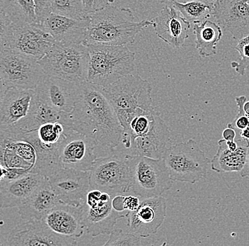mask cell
I'll list each match as a JSON object with an SVG mask.
<instances>
[{
  "label": "cell",
  "instance_id": "6da1fadb",
  "mask_svg": "<svg viewBox=\"0 0 249 246\" xmlns=\"http://www.w3.org/2000/svg\"><path fill=\"white\" fill-rule=\"evenodd\" d=\"M69 117L73 130L92 140L96 152L112 153L121 143L123 128L116 112L100 87L89 81L78 83Z\"/></svg>",
  "mask_w": 249,
  "mask_h": 246
},
{
  "label": "cell",
  "instance_id": "7a4b0ae2",
  "mask_svg": "<svg viewBox=\"0 0 249 246\" xmlns=\"http://www.w3.org/2000/svg\"><path fill=\"white\" fill-rule=\"evenodd\" d=\"M90 22L84 44L128 46L140 32L153 25L152 20L135 21L132 10L108 5L89 15Z\"/></svg>",
  "mask_w": 249,
  "mask_h": 246
},
{
  "label": "cell",
  "instance_id": "3957f363",
  "mask_svg": "<svg viewBox=\"0 0 249 246\" xmlns=\"http://www.w3.org/2000/svg\"><path fill=\"white\" fill-rule=\"evenodd\" d=\"M116 112L123 128L128 131L132 120L144 112L155 111L152 86L138 74L127 75L105 88H101Z\"/></svg>",
  "mask_w": 249,
  "mask_h": 246
},
{
  "label": "cell",
  "instance_id": "277c9868",
  "mask_svg": "<svg viewBox=\"0 0 249 246\" xmlns=\"http://www.w3.org/2000/svg\"><path fill=\"white\" fill-rule=\"evenodd\" d=\"M89 52L87 81L105 88L124 76L135 73V53L127 46L93 43L87 45Z\"/></svg>",
  "mask_w": 249,
  "mask_h": 246
},
{
  "label": "cell",
  "instance_id": "5b68a950",
  "mask_svg": "<svg viewBox=\"0 0 249 246\" xmlns=\"http://www.w3.org/2000/svg\"><path fill=\"white\" fill-rule=\"evenodd\" d=\"M38 63L49 77L79 83L88 78L89 52L84 43L55 42Z\"/></svg>",
  "mask_w": 249,
  "mask_h": 246
},
{
  "label": "cell",
  "instance_id": "8992f818",
  "mask_svg": "<svg viewBox=\"0 0 249 246\" xmlns=\"http://www.w3.org/2000/svg\"><path fill=\"white\" fill-rule=\"evenodd\" d=\"M0 21L1 50H15L39 60L55 43L40 23L14 24L6 17H1Z\"/></svg>",
  "mask_w": 249,
  "mask_h": 246
},
{
  "label": "cell",
  "instance_id": "52a82bcc",
  "mask_svg": "<svg viewBox=\"0 0 249 246\" xmlns=\"http://www.w3.org/2000/svg\"><path fill=\"white\" fill-rule=\"evenodd\" d=\"M131 193L143 198L160 197L174 182L163 158L154 159L127 153Z\"/></svg>",
  "mask_w": 249,
  "mask_h": 246
},
{
  "label": "cell",
  "instance_id": "ba28073f",
  "mask_svg": "<svg viewBox=\"0 0 249 246\" xmlns=\"http://www.w3.org/2000/svg\"><path fill=\"white\" fill-rule=\"evenodd\" d=\"M163 159L174 182L195 184L207 178L210 160L193 138L168 148Z\"/></svg>",
  "mask_w": 249,
  "mask_h": 246
},
{
  "label": "cell",
  "instance_id": "9c48e42d",
  "mask_svg": "<svg viewBox=\"0 0 249 246\" xmlns=\"http://www.w3.org/2000/svg\"><path fill=\"white\" fill-rule=\"evenodd\" d=\"M0 76L1 90L11 88L35 90L48 77L38 60L9 48L1 50Z\"/></svg>",
  "mask_w": 249,
  "mask_h": 246
},
{
  "label": "cell",
  "instance_id": "30bf717a",
  "mask_svg": "<svg viewBox=\"0 0 249 246\" xmlns=\"http://www.w3.org/2000/svg\"><path fill=\"white\" fill-rule=\"evenodd\" d=\"M91 189L107 191L111 195L131 192L127 153L114 152L95 160L90 170Z\"/></svg>",
  "mask_w": 249,
  "mask_h": 246
},
{
  "label": "cell",
  "instance_id": "8fae6325",
  "mask_svg": "<svg viewBox=\"0 0 249 246\" xmlns=\"http://www.w3.org/2000/svg\"><path fill=\"white\" fill-rule=\"evenodd\" d=\"M1 181L33 173L37 162L35 147L26 140L0 133Z\"/></svg>",
  "mask_w": 249,
  "mask_h": 246
},
{
  "label": "cell",
  "instance_id": "7c38bea8",
  "mask_svg": "<svg viewBox=\"0 0 249 246\" xmlns=\"http://www.w3.org/2000/svg\"><path fill=\"white\" fill-rule=\"evenodd\" d=\"M76 245V238L56 234L42 220H29L18 224L7 233L4 244H1L7 246Z\"/></svg>",
  "mask_w": 249,
  "mask_h": 246
},
{
  "label": "cell",
  "instance_id": "4fadbf2b",
  "mask_svg": "<svg viewBox=\"0 0 249 246\" xmlns=\"http://www.w3.org/2000/svg\"><path fill=\"white\" fill-rule=\"evenodd\" d=\"M96 158L92 140L74 130L66 135L59 147L58 162L62 169L90 171Z\"/></svg>",
  "mask_w": 249,
  "mask_h": 246
},
{
  "label": "cell",
  "instance_id": "5bb4252c",
  "mask_svg": "<svg viewBox=\"0 0 249 246\" xmlns=\"http://www.w3.org/2000/svg\"><path fill=\"white\" fill-rule=\"evenodd\" d=\"M127 230L142 238L156 234L166 216V200L163 197L143 198L135 211L124 215Z\"/></svg>",
  "mask_w": 249,
  "mask_h": 246
},
{
  "label": "cell",
  "instance_id": "9a60e30c",
  "mask_svg": "<svg viewBox=\"0 0 249 246\" xmlns=\"http://www.w3.org/2000/svg\"><path fill=\"white\" fill-rule=\"evenodd\" d=\"M48 180L59 199L73 206H83L91 189L90 171L61 169L50 176Z\"/></svg>",
  "mask_w": 249,
  "mask_h": 246
},
{
  "label": "cell",
  "instance_id": "2e32d148",
  "mask_svg": "<svg viewBox=\"0 0 249 246\" xmlns=\"http://www.w3.org/2000/svg\"><path fill=\"white\" fill-rule=\"evenodd\" d=\"M213 17L233 38L241 40L249 35V2L247 0H217Z\"/></svg>",
  "mask_w": 249,
  "mask_h": 246
},
{
  "label": "cell",
  "instance_id": "e0dca14e",
  "mask_svg": "<svg viewBox=\"0 0 249 246\" xmlns=\"http://www.w3.org/2000/svg\"><path fill=\"white\" fill-rule=\"evenodd\" d=\"M41 220L50 230L65 237L79 238L86 230L83 206L60 202L51 208Z\"/></svg>",
  "mask_w": 249,
  "mask_h": 246
},
{
  "label": "cell",
  "instance_id": "ac0fdd59",
  "mask_svg": "<svg viewBox=\"0 0 249 246\" xmlns=\"http://www.w3.org/2000/svg\"><path fill=\"white\" fill-rule=\"evenodd\" d=\"M152 21L155 34L160 39L174 48L184 46L191 23L173 4H166Z\"/></svg>",
  "mask_w": 249,
  "mask_h": 246
},
{
  "label": "cell",
  "instance_id": "d6986e66",
  "mask_svg": "<svg viewBox=\"0 0 249 246\" xmlns=\"http://www.w3.org/2000/svg\"><path fill=\"white\" fill-rule=\"evenodd\" d=\"M171 136V133L167 124L161 119L160 113L156 112L150 130L144 134L131 137L127 154L154 159L163 158Z\"/></svg>",
  "mask_w": 249,
  "mask_h": 246
},
{
  "label": "cell",
  "instance_id": "ffe728a7",
  "mask_svg": "<svg viewBox=\"0 0 249 246\" xmlns=\"http://www.w3.org/2000/svg\"><path fill=\"white\" fill-rule=\"evenodd\" d=\"M111 195L103 191L102 199L99 203L93 206L83 205V219L86 231L92 237L103 234H110L114 230L117 221L125 217L120 214L113 207Z\"/></svg>",
  "mask_w": 249,
  "mask_h": 246
},
{
  "label": "cell",
  "instance_id": "44dd1931",
  "mask_svg": "<svg viewBox=\"0 0 249 246\" xmlns=\"http://www.w3.org/2000/svg\"><path fill=\"white\" fill-rule=\"evenodd\" d=\"M89 22L90 17L77 19L52 12L41 24L57 43H84Z\"/></svg>",
  "mask_w": 249,
  "mask_h": 246
},
{
  "label": "cell",
  "instance_id": "7402d4cb",
  "mask_svg": "<svg viewBox=\"0 0 249 246\" xmlns=\"http://www.w3.org/2000/svg\"><path fill=\"white\" fill-rule=\"evenodd\" d=\"M55 121H62L71 127L69 114L54 110L35 90L28 114L16 124L5 126H9L17 132H29L36 130L46 123Z\"/></svg>",
  "mask_w": 249,
  "mask_h": 246
},
{
  "label": "cell",
  "instance_id": "603a6c76",
  "mask_svg": "<svg viewBox=\"0 0 249 246\" xmlns=\"http://www.w3.org/2000/svg\"><path fill=\"white\" fill-rule=\"evenodd\" d=\"M46 176L28 173L15 180L1 181L0 205L1 208L18 207L28 200L46 180Z\"/></svg>",
  "mask_w": 249,
  "mask_h": 246
},
{
  "label": "cell",
  "instance_id": "cb8c5ba5",
  "mask_svg": "<svg viewBox=\"0 0 249 246\" xmlns=\"http://www.w3.org/2000/svg\"><path fill=\"white\" fill-rule=\"evenodd\" d=\"M77 86L76 82L48 76L36 90L54 110L70 114L77 100Z\"/></svg>",
  "mask_w": 249,
  "mask_h": 246
},
{
  "label": "cell",
  "instance_id": "d4e9b609",
  "mask_svg": "<svg viewBox=\"0 0 249 246\" xmlns=\"http://www.w3.org/2000/svg\"><path fill=\"white\" fill-rule=\"evenodd\" d=\"M34 90L17 88L1 90L0 123L1 125H12L28 114Z\"/></svg>",
  "mask_w": 249,
  "mask_h": 246
},
{
  "label": "cell",
  "instance_id": "484cf974",
  "mask_svg": "<svg viewBox=\"0 0 249 246\" xmlns=\"http://www.w3.org/2000/svg\"><path fill=\"white\" fill-rule=\"evenodd\" d=\"M60 202L47 177L30 198L18 207V214L24 220H41L51 208Z\"/></svg>",
  "mask_w": 249,
  "mask_h": 246
},
{
  "label": "cell",
  "instance_id": "4316f807",
  "mask_svg": "<svg viewBox=\"0 0 249 246\" xmlns=\"http://www.w3.org/2000/svg\"><path fill=\"white\" fill-rule=\"evenodd\" d=\"M239 146L236 151H231L224 138L218 141V150L210 161L211 168L218 173L222 172H240L247 160L249 142L238 140Z\"/></svg>",
  "mask_w": 249,
  "mask_h": 246
},
{
  "label": "cell",
  "instance_id": "83f0119b",
  "mask_svg": "<svg viewBox=\"0 0 249 246\" xmlns=\"http://www.w3.org/2000/svg\"><path fill=\"white\" fill-rule=\"evenodd\" d=\"M194 24L196 47L199 55L202 57L215 55L217 43L223 35L222 27L210 20L202 23H194Z\"/></svg>",
  "mask_w": 249,
  "mask_h": 246
},
{
  "label": "cell",
  "instance_id": "f1b7e54d",
  "mask_svg": "<svg viewBox=\"0 0 249 246\" xmlns=\"http://www.w3.org/2000/svg\"><path fill=\"white\" fill-rule=\"evenodd\" d=\"M0 8L14 24L38 22L34 0H0Z\"/></svg>",
  "mask_w": 249,
  "mask_h": 246
},
{
  "label": "cell",
  "instance_id": "f546056e",
  "mask_svg": "<svg viewBox=\"0 0 249 246\" xmlns=\"http://www.w3.org/2000/svg\"><path fill=\"white\" fill-rule=\"evenodd\" d=\"M213 4L206 0H193L188 2H175L176 7L190 23H202L213 15Z\"/></svg>",
  "mask_w": 249,
  "mask_h": 246
},
{
  "label": "cell",
  "instance_id": "4dcf8cb0",
  "mask_svg": "<svg viewBox=\"0 0 249 246\" xmlns=\"http://www.w3.org/2000/svg\"><path fill=\"white\" fill-rule=\"evenodd\" d=\"M52 12L77 19L89 17L86 12L83 0H53Z\"/></svg>",
  "mask_w": 249,
  "mask_h": 246
},
{
  "label": "cell",
  "instance_id": "1f68e13d",
  "mask_svg": "<svg viewBox=\"0 0 249 246\" xmlns=\"http://www.w3.org/2000/svg\"><path fill=\"white\" fill-rule=\"evenodd\" d=\"M141 238L129 230L124 231L119 228L113 230L109 234L108 240L104 246H141L142 245Z\"/></svg>",
  "mask_w": 249,
  "mask_h": 246
},
{
  "label": "cell",
  "instance_id": "d6a6232c",
  "mask_svg": "<svg viewBox=\"0 0 249 246\" xmlns=\"http://www.w3.org/2000/svg\"><path fill=\"white\" fill-rule=\"evenodd\" d=\"M235 50L239 52L240 59L238 61L231 62V68L241 76H245L246 70L249 68V35L239 40Z\"/></svg>",
  "mask_w": 249,
  "mask_h": 246
},
{
  "label": "cell",
  "instance_id": "836d02e7",
  "mask_svg": "<svg viewBox=\"0 0 249 246\" xmlns=\"http://www.w3.org/2000/svg\"><path fill=\"white\" fill-rule=\"evenodd\" d=\"M247 98L245 96H236L235 101L237 104L238 114L232 123L227 124V127L233 128L236 131L241 132L246 128L249 127V119L244 112V104L247 102Z\"/></svg>",
  "mask_w": 249,
  "mask_h": 246
},
{
  "label": "cell",
  "instance_id": "e575fe53",
  "mask_svg": "<svg viewBox=\"0 0 249 246\" xmlns=\"http://www.w3.org/2000/svg\"><path fill=\"white\" fill-rule=\"evenodd\" d=\"M53 0H34L38 22L41 24L50 14L52 13Z\"/></svg>",
  "mask_w": 249,
  "mask_h": 246
},
{
  "label": "cell",
  "instance_id": "d590c367",
  "mask_svg": "<svg viewBox=\"0 0 249 246\" xmlns=\"http://www.w3.org/2000/svg\"><path fill=\"white\" fill-rule=\"evenodd\" d=\"M83 1L86 12L87 15H90L96 11L100 10L107 6L110 5L116 0H83Z\"/></svg>",
  "mask_w": 249,
  "mask_h": 246
},
{
  "label": "cell",
  "instance_id": "8d00e7d4",
  "mask_svg": "<svg viewBox=\"0 0 249 246\" xmlns=\"http://www.w3.org/2000/svg\"><path fill=\"white\" fill-rule=\"evenodd\" d=\"M141 200L137 195L132 194H125L124 199V209L128 211H135L139 207Z\"/></svg>",
  "mask_w": 249,
  "mask_h": 246
},
{
  "label": "cell",
  "instance_id": "74e56055",
  "mask_svg": "<svg viewBox=\"0 0 249 246\" xmlns=\"http://www.w3.org/2000/svg\"><path fill=\"white\" fill-rule=\"evenodd\" d=\"M236 138V130L233 128L227 127L222 132V138L226 141H234Z\"/></svg>",
  "mask_w": 249,
  "mask_h": 246
},
{
  "label": "cell",
  "instance_id": "f35d334b",
  "mask_svg": "<svg viewBox=\"0 0 249 246\" xmlns=\"http://www.w3.org/2000/svg\"><path fill=\"white\" fill-rule=\"evenodd\" d=\"M240 175L241 177H249V148L248 153H247V160H246L244 168L241 170Z\"/></svg>",
  "mask_w": 249,
  "mask_h": 246
},
{
  "label": "cell",
  "instance_id": "ab89813d",
  "mask_svg": "<svg viewBox=\"0 0 249 246\" xmlns=\"http://www.w3.org/2000/svg\"><path fill=\"white\" fill-rule=\"evenodd\" d=\"M156 1H160L161 4H173L175 2L183 3V4H185V3L193 1V0H156Z\"/></svg>",
  "mask_w": 249,
  "mask_h": 246
},
{
  "label": "cell",
  "instance_id": "60d3db41",
  "mask_svg": "<svg viewBox=\"0 0 249 246\" xmlns=\"http://www.w3.org/2000/svg\"><path fill=\"white\" fill-rule=\"evenodd\" d=\"M240 137L241 139L244 141L249 142V127L246 128L244 130L241 131L240 132Z\"/></svg>",
  "mask_w": 249,
  "mask_h": 246
},
{
  "label": "cell",
  "instance_id": "b9f144b4",
  "mask_svg": "<svg viewBox=\"0 0 249 246\" xmlns=\"http://www.w3.org/2000/svg\"><path fill=\"white\" fill-rule=\"evenodd\" d=\"M244 112H245L246 115L249 119V101L246 102V103L244 104Z\"/></svg>",
  "mask_w": 249,
  "mask_h": 246
},
{
  "label": "cell",
  "instance_id": "7bdbcfd3",
  "mask_svg": "<svg viewBox=\"0 0 249 246\" xmlns=\"http://www.w3.org/2000/svg\"><path fill=\"white\" fill-rule=\"evenodd\" d=\"M206 1H210V2L214 3L217 0H206Z\"/></svg>",
  "mask_w": 249,
  "mask_h": 246
},
{
  "label": "cell",
  "instance_id": "ee69618b",
  "mask_svg": "<svg viewBox=\"0 0 249 246\" xmlns=\"http://www.w3.org/2000/svg\"><path fill=\"white\" fill-rule=\"evenodd\" d=\"M247 1H249V0H247Z\"/></svg>",
  "mask_w": 249,
  "mask_h": 246
}]
</instances>
